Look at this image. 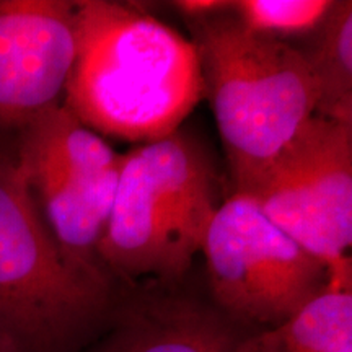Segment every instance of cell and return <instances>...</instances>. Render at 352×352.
Masks as SVG:
<instances>
[{"label":"cell","mask_w":352,"mask_h":352,"mask_svg":"<svg viewBox=\"0 0 352 352\" xmlns=\"http://www.w3.org/2000/svg\"><path fill=\"white\" fill-rule=\"evenodd\" d=\"M76 41L63 104L100 135L162 139L204 96L195 44L142 8L78 0Z\"/></svg>","instance_id":"6da1fadb"},{"label":"cell","mask_w":352,"mask_h":352,"mask_svg":"<svg viewBox=\"0 0 352 352\" xmlns=\"http://www.w3.org/2000/svg\"><path fill=\"white\" fill-rule=\"evenodd\" d=\"M228 12L191 20V43L236 191H245L315 116L316 88L298 47L250 32Z\"/></svg>","instance_id":"7a4b0ae2"},{"label":"cell","mask_w":352,"mask_h":352,"mask_svg":"<svg viewBox=\"0 0 352 352\" xmlns=\"http://www.w3.org/2000/svg\"><path fill=\"white\" fill-rule=\"evenodd\" d=\"M217 204L209 157L182 129L122 155L98 261L109 276L173 284L202 250Z\"/></svg>","instance_id":"3957f363"},{"label":"cell","mask_w":352,"mask_h":352,"mask_svg":"<svg viewBox=\"0 0 352 352\" xmlns=\"http://www.w3.org/2000/svg\"><path fill=\"white\" fill-rule=\"evenodd\" d=\"M111 276L65 254L0 145V336L19 352H74L107 327Z\"/></svg>","instance_id":"277c9868"},{"label":"cell","mask_w":352,"mask_h":352,"mask_svg":"<svg viewBox=\"0 0 352 352\" xmlns=\"http://www.w3.org/2000/svg\"><path fill=\"white\" fill-rule=\"evenodd\" d=\"M10 153L60 250L82 266L104 271L96 250L113 208L122 155L64 104L21 127Z\"/></svg>","instance_id":"5b68a950"},{"label":"cell","mask_w":352,"mask_h":352,"mask_svg":"<svg viewBox=\"0 0 352 352\" xmlns=\"http://www.w3.org/2000/svg\"><path fill=\"white\" fill-rule=\"evenodd\" d=\"M201 252L217 308L236 324L274 328L329 280L327 264L280 230L243 191L215 210Z\"/></svg>","instance_id":"8992f818"},{"label":"cell","mask_w":352,"mask_h":352,"mask_svg":"<svg viewBox=\"0 0 352 352\" xmlns=\"http://www.w3.org/2000/svg\"><path fill=\"white\" fill-rule=\"evenodd\" d=\"M243 192L327 264L329 287L351 289L352 122L311 116Z\"/></svg>","instance_id":"52a82bcc"},{"label":"cell","mask_w":352,"mask_h":352,"mask_svg":"<svg viewBox=\"0 0 352 352\" xmlns=\"http://www.w3.org/2000/svg\"><path fill=\"white\" fill-rule=\"evenodd\" d=\"M76 50V2L0 0V134L63 104Z\"/></svg>","instance_id":"ba28073f"},{"label":"cell","mask_w":352,"mask_h":352,"mask_svg":"<svg viewBox=\"0 0 352 352\" xmlns=\"http://www.w3.org/2000/svg\"><path fill=\"white\" fill-rule=\"evenodd\" d=\"M245 336L217 307L182 294L120 302L88 352H239Z\"/></svg>","instance_id":"9c48e42d"},{"label":"cell","mask_w":352,"mask_h":352,"mask_svg":"<svg viewBox=\"0 0 352 352\" xmlns=\"http://www.w3.org/2000/svg\"><path fill=\"white\" fill-rule=\"evenodd\" d=\"M239 352H352V292L329 287L287 320L256 336Z\"/></svg>","instance_id":"30bf717a"},{"label":"cell","mask_w":352,"mask_h":352,"mask_svg":"<svg viewBox=\"0 0 352 352\" xmlns=\"http://www.w3.org/2000/svg\"><path fill=\"white\" fill-rule=\"evenodd\" d=\"M300 52L315 82L316 116L352 122V2L333 0Z\"/></svg>","instance_id":"8fae6325"},{"label":"cell","mask_w":352,"mask_h":352,"mask_svg":"<svg viewBox=\"0 0 352 352\" xmlns=\"http://www.w3.org/2000/svg\"><path fill=\"white\" fill-rule=\"evenodd\" d=\"M331 6V0H239L230 10L250 32L285 41L315 32Z\"/></svg>","instance_id":"7c38bea8"},{"label":"cell","mask_w":352,"mask_h":352,"mask_svg":"<svg viewBox=\"0 0 352 352\" xmlns=\"http://www.w3.org/2000/svg\"><path fill=\"white\" fill-rule=\"evenodd\" d=\"M173 7L182 12L188 20H201L217 13L228 12L232 8V2L227 0H178L173 2Z\"/></svg>","instance_id":"4fadbf2b"},{"label":"cell","mask_w":352,"mask_h":352,"mask_svg":"<svg viewBox=\"0 0 352 352\" xmlns=\"http://www.w3.org/2000/svg\"><path fill=\"white\" fill-rule=\"evenodd\" d=\"M0 352H19L16 347L12 344L10 341L6 340L3 336H0Z\"/></svg>","instance_id":"5bb4252c"}]
</instances>
